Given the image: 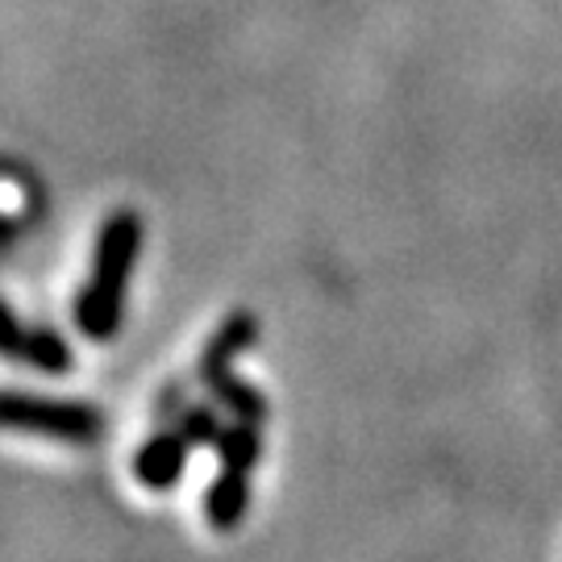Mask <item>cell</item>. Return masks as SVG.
Instances as JSON below:
<instances>
[{
	"label": "cell",
	"instance_id": "1",
	"mask_svg": "<svg viewBox=\"0 0 562 562\" xmlns=\"http://www.w3.org/2000/svg\"><path fill=\"white\" fill-rule=\"evenodd\" d=\"M142 246V222L138 213H113L104 222L101 238H97V262L92 276L83 283L80 301H76V325L83 338L109 341L121 325V308H125V280L134 271Z\"/></svg>",
	"mask_w": 562,
	"mask_h": 562
},
{
	"label": "cell",
	"instance_id": "2",
	"mask_svg": "<svg viewBox=\"0 0 562 562\" xmlns=\"http://www.w3.org/2000/svg\"><path fill=\"white\" fill-rule=\"evenodd\" d=\"M101 425V413L92 404L38 401V396L0 387V429L38 434V438H55V442H97Z\"/></svg>",
	"mask_w": 562,
	"mask_h": 562
},
{
	"label": "cell",
	"instance_id": "3",
	"mask_svg": "<svg viewBox=\"0 0 562 562\" xmlns=\"http://www.w3.org/2000/svg\"><path fill=\"white\" fill-rule=\"evenodd\" d=\"M188 450H192V442L183 438L180 429H162V434H155V438L134 454V475H138L146 487L162 492V487L180 483L183 467H188Z\"/></svg>",
	"mask_w": 562,
	"mask_h": 562
},
{
	"label": "cell",
	"instance_id": "4",
	"mask_svg": "<svg viewBox=\"0 0 562 562\" xmlns=\"http://www.w3.org/2000/svg\"><path fill=\"white\" fill-rule=\"evenodd\" d=\"M250 508V471H234V467H222V475L209 483L204 492V517L217 533H229L238 529L241 517Z\"/></svg>",
	"mask_w": 562,
	"mask_h": 562
},
{
	"label": "cell",
	"instance_id": "5",
	"mask_svg": "<svg viewBox=\"0 0 562 562\" xmlns=\"http://www.w3.org/2000/svg\"><path fill=\"white\" fill-rule=\"evenodd\" d=\"M201 380H204V387L217 396V404H225L234 417L255 422V425L267 422V413H271L267 396H262L255 383L238 380V375H234V367H201Z\"/></svg>",
	"mask_w": 562,
	"mask_h": 562
},
{
	"label": "cell",
	"instance_id": "6",
	"mask_svg": "<svg viewBox=\"0 0 562 562\" xmlns=\"http://www.w3.org/2000/svg\"><path fill=\"white\" fill-rule=\"evenodd\" d=\"M213 446H217V454H222V467H234V471H255V467H259L262 438L255 422L234 417V425H222V434H217Z\"/></svg>",
	"mask_w": 562,
	"mask_h": 562
},
{
	"label": "cell",
	"instance_id": "7",
	"mask_svg": "<svg viewBox=\"0 0 562 562\" xmlns=\"http://www.w3.org/2000/svg\"><path fill=\"white\" fill-rule=\"evenodd\" d=\"M25 367H34L42 375H67V371H71V346H67L55 329H30Z\"/></svg>",
	"mask_w": 562,
	"mask_h": 562
},
{
	"label": "cell",
	"instance_id": "8",
	"mask_svg": "<svg viewBox=\"0 0 562 562\" xmlns=\"http://www.w3.org/2000/svg\"><path fill=\"white\" fill-rule=\"evenodd\" d=\"M176 429H180L192 446H204V442H217L222 422H217V413H213L209 404H192V408H183V417H180Z\"/></svg>",
	"mask_w": 562,
	"mask_h": 562
},
{
	"label": "cell",
	"instance_id": "9",
	"mask_svg": "<svg viewBox=\"0 0 562 562\" xmlns=\"http://www.w3.org/2000/svg\"><path fill=\"white\" fill-rule=\"evenodd\" d=\"M25 341H30V329L18 322V313L0 301V359L25 362Z\"/></svg>",
	"mask_w": 562,
	"mask_h": 562
}]
</instances>
